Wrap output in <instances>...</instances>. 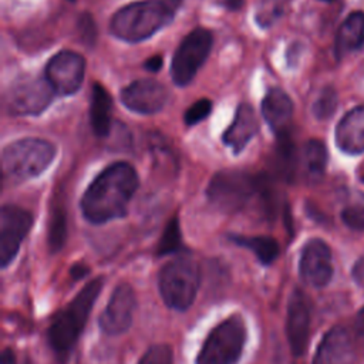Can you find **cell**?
Masks as SVG:
<instances>
[{"mask_svg": "<svg viewBox=\"0 0 364 364\" xmlns=\"http://www.w3.org/2000/svg\"><path fill=\"white\" fill-rule=\"evenodd\" d=\"M138 183V173L132 165L111 164L84 192L80 203L84 218L95 225L124 218Z\"/></svg>", "mask_w": 364, "mask_h": 364, "instance_id": "1", "label": "cell"}, {"mask_svg": "<svg viewBox=\"0 0 364 364\" xmlns=\"http://www.w3.org/2000/svg\"><path fill=\"white\" fill-rule=\"evenodd\" d=\"M102 277H95L88 282L75 297L54 316L47 331V340L61 363L68 358L71 350L77 344L92 306L102 289Z\"/></svg>", "mask_w": 364, "mask_h": 364, "instance_id": "2", "label": "cell"}, {"mask_svg": "<svg viewBox=\"0 0 364 364\" xmlns=\"http://www.w3.org/2000/svg\"><path fill=\"white\" fill-rule=\"evenodd\" d=\"M173 10L165 0H142L124 6L111 18V33L128 43H139L172 21Z\"/></svg>", "mask_w": 364, "mask_h": 364, "instance_id": "3", "label": "cell"}, {"mask_svg": "<svg viewBox=\"0 0 364 364\" xmlns=\"http://www.w3.org/2000/svg\"><path fill=\"white\" fill-rule=\"evenodd\" d=\"M55 146L40 138H23L4 146L1 165L6 179L23 182L37 178L53 162Z\"/></svg>", "mask_w": 364, "mask_h": 364, "instance_id": "4", "label": "cell"}, {"mask_svg": "<svg viewBox=\"0 0 364 364\" xmlns=\"http://www.w3.org/2000/svg\"><path fill=\"white\" fill-rule=\"evenodd\" d=\"M247 330L240 314H232L206 336L195 364H236L243 353Z\"/></svg>", "mask_w": 364, "mask_h": 364, "instance_id": "5", "label": "cell"}, {"mask_svg": "<svg viewBox=\"0 0 364 364\" xmlns=\"http://www.w3.org/2000/svg\"><path fill=\"white\" fill-rule=\"evenodd\" d=\"M158 282L165 304L173 310L185 311L196 297L200 269L195 260L181 256L162 266Z\"/></svg>", "mask_w": 364, "mask_h": 364, "instance_id": "6", "label": "cell"}, {"mask_svg": "<svg viewBox=\"0 0 364 364\" xmlns=\"http://www.w3.org/2000/svg\"><path fill=\"white\" fill-rule=\"evenodd\" d=\"M253 193H256V178L239 169L216 172L206 189L212 206L223 213L240 210Z\"/></svg>", "mask_w": 364, "mask_h": 364, "instance_id": "7", "label": "cell"}, {"mask_svg": "<svg viewBox=\"0 0 364 364\" xmlns=\"http://www.w3.org/2000/svg\"><path fill=\"white\" fill-rule=\"evenodd\" d=\"M213 44V36L208 28L192 30L178 46L172 64L171 75L178 87L188 85L208 58Z\"/></svg>", "mask_w": 364, "mask_h": 364, "instance_id": "8", "label": "cell"}, {"mask_svg": "<svg viewBox=\"0 0 364 364\" xmlns=\"http://www.w3.org/2000/svg\"><path fill=\"white\" fill-rule=\"evenodd\" d=\"M55 91L47 78L24 75L14 81L6 94V107L14 115H37L51 102Z\"/></svg>", "mask_w": 364, "mask_h": 364, "instance_id": "9", "label": "cell"}, {"mask_svg": "<svg viewBox=\"0 0 364 364\" xmlns=\"http://www.w3.org/2000/svg\"><path fill=\"white\" fill-rule=\"evenodd\" d=\"M33 225V215L16 205H4L0 212V264L7 267L18 253L23 239Z\"/></svg>", "mask_w": 364, "mask_h": 364, "instance_id": "10", "label": "cell"}, {"mask_svg": "<svg viewBox=\"0 0 364 364\" xmlns=\"http://www.w3.org/2000/svg\"><path fill=\"white\" fill-rule=\"evenodd\" d=\"M85 71L82 55L74 51L63 50L55 54L46 67V78L60 95H70L80 90Z\"/></svg>", "mask_w": 364, "mask_h": 364, "instance_id": "11", "label": "cell"}, {"mask_svg": "<svg viewBox=\"0 0 364 364\" xmlns=\"http://www.w3.org/2000/svg\"><path fill=\"white\" fill-rule=\"evenodd\" d=\"M136 306L134 289L128 283H119L108 303L105 310L100 316V327L108 336H118L125 333L131 324Z\"/></svg>", "mask_w": 364, "mask_h": 364, "instance_id": "12", "label": "cell"}, {"mask_svg": "<svg viewBox=\"0 0 364 364\" xmlns=\"http://www.w3.org/2000/svg\"><path fill=\"white\" fill-rule=\"evenodd\" d=\"M300 277L313 287H324L333 276L331 250L321 239L309 240L300 256Z\"/></svg>", "mask_w": 364, "mask_h": 364, "instance_id": "13", "label": "cell"}, {"mask_svg": "<svg viewBox=\"0 0 364 364\" xmlns=\"http://www.w3.org/2000/svg\"><path fill=\"white\" fill-rule=\"evenodd\" d=\"M121 101L134 112L155 114L166 104L168 90L156 80H136L121 91Z\"/></svg>", "mask_w": 364, "mask_h": 364, "instance_id": "14", "label": "cell"}, {"mask_svg": "<svg viewBox=\"0 0 364 364\" xmlns=\"http://www.w3.org/2000/svg\"><path fill=\"white\" fill-rule=\"evenodd\" d=\"M286 334L291 353L296 357L303 355L310 334V303L306 294L299 289H294L289 299Z\"/></svg>", "mask_w": 364, "mask_h": 364, "instance_id": "15", "label": "cell"}, {"mask_svg": "<svg viewBox=\"0 0 364 364\" xmlns=\"http://www.w3.org/2000/svg\"><path fill=\"white\" fill-rule=\"evenodd\" d=\"M354 341L343 326H336L326 333L313 358V364H354Z\"/></svg>", "mask_w": 364, "mask_h": 364, "instance_id": "16", "label": "cell"}, {"mask_svg": "<svg viewBox=\"0 0 364 364\" xmlns=\"http://www.w3.org/2000/svg\"><path fill=\"white\" fill-rule=\"evenodd\" d=\"M262 115L276 136L289 134L293 102L282 88H272L262 101Z\"/></svg>", "mask_w": 364, "mask_h": 364, "instance_id": "17", "label": "cell"}, {"mask_svg": "<svg viewBox=\"0 0 364 364\" xmlns=\"http://www.w3.org/2000/svg\"><path fill=\"white\" fill-rule=\"evenodd\" d=\"M336 142L347 154L364 152V105L348 111L336 127Z\"/></svg>", "mask_w": 364, "mask_h": 364, "instance_id": "18", "label": "cell"}, {"mask_svg": "<svg viewBox=\"0 0 364 364\" xmlns=\"http://www.w3.org/2000/svg\"><path fill=\"white\" fill-rule=\"evenodd\" d=\"M257 129L259 122L252 105L243 102L237 107L235 118L223 132L222 138L225 145L232 148L235 154H239L247 145V142L256 135Z\"/></svg>", "mask_w": 364, "mask_h": 364, "instance_id": "19", "label": "cell"}, {"mask_svg": "<svg viewBox=\"0 0 364 364\" xmlns=\"http://www.w3.org/2000/svg\"><path fill=\"white\" fill-rule=\"evenodd\" d=\"M364 46V11H353L340 26L334 53L337 58H343L348 53L360 50Z\"/></svg>", "mask_w": 364, "mask_h": 364, "instance_id": "20", "label": "cell"}, {"mask_svg": "<svg viewBox=\"0 0 364 364\" xmlns=\"http://www.w3.org/2000/svg\"><path fill=\"white\" fill-rule=\"evenodd\" d=\"M112 98L109 92L98 82L92 85L90 102V122L98 136H107L111 129Z\"/></svg>", "mask_w": 364, "mask_h": 364, "instance_id": "21", "label": "cell"}, {"mask_svg": "<svg viewBox=\"0 0 364 364\" xmlns=\"http://www.w3.org/2000/svg\"><path fill=\"white\" fill-rule=\"evenodd\" d=\"M230 242L236 243L237 246L246 247L252 250L256 256V259L263 264L269 266L272 264L279 253H280V246L276 239L270 236H245V235H229L228 236Z\"/></svg>", "mask_w": 364, "mask_h": 364, "instance_id": "22", "label": "cell"}, {"mask_svg": "<svg viewBox=\"0 0 364 364\" xmlns=\"http://www.w3.org/2000/svg\"><path fill=\"white\" fill-rule=\"evenodd\" d=\"M301 165L309 181H318L323 176L327 165L326 145L318 139L307 141L301 152Z\"/></svg>", "mask_w": 364, "mask_h": 364, "instance_id": "23", "label": "cell"}, {"mask_svg": "<svg viewBox=\"0 0 364 364\" xmlns=\"http://www.w3.org/2000/svg\"><path fill=\"white\" fill-rule=\"evenodd\" d=\"M67 239V215L61 205H55L50 215L47 246L51 253L60 252Z\"/></svg>", "mask_w": 364, "mask_h": 364, "instance_id": "24", "label": "cell"}, {"mask_svg": "<svg viewBox=\"0 0 364 364\" xmlns=\"http://www.w3.org/2000/svg\"><path fill=\"white\" fill-rule=\"evenodd\" d=\"M181 249H182V235H181L179 222H178V218H172L168 222V225L161 236L156 253H158V256H165V255L175 253Z\"/></svg>", "mask_w": 364, "mask_h": 364, "instance_id": "25", "label": "cell"}, {"mask_svg": "<svg viewBox=\"0 0 364 364\" xmlns=\"http://www.w3.org/2000/svg\"><path fill=\"white\" fill-rule=\"evenodd\" d=\"M337 107V94L331 87H326L313 104V114L317 119L330 118Z\"/></svg>", "mask_w": 364, "mask_h": 364, "instance_id": "26", "label": "cell"}, {"mask_svg": "<svg viewBox=\"0 0 364 364\" xmlns=\"http://www.w3.org/2000/svg\"><path fill=\"white\" fill-rule=\"evenodd\" d=\"M138 364H173V353L168 344L151 346Z\"/></svg>", "mask_w": 364, "mask_h": 364, "instance_id": "27", "label": "cell"}, {"mask_svg": "<svg viewBox=\"0 0 364 364\" xmlns=\"http://www.w3.org/2000/svg\"><path fill=\"white\" fill-rule=\"evenodd\" d=\"M212 109V102L206 98L198 100L195 104H192L183 114V121L186 125H195L200 121H203Z\"/></svg>", "mask_w": 364, "mask_h": 364, "instance_id": "28", "label": "cell"}, {"mask_svg": "<svg viewBox=\"0 0 364 364\" xmlns=\"http://www.w3.org/2000/svg\"><path fill=\"white\" fill-rule=\"evenodd\" d=\"M78 31H80L81 41L85 43L88 47L95 43L97 27H95V23L92 20V16H90L87 13H82L78 17Z\"/></svg>", "mask_w": 364, "mask_h": 364, "instance_id": "29", "label": "cell"}, {"mask_svg": "<svg viewBox=\"0 0 364 364\" xmlns=\"http://www.w3.org/2000/svg\"><path fill=\"white\" fill-rule=\"evenodd\" d=\"M346 225L354 229H364V210L358 208H346L341 213Z\"/></svg>", "mask_w": 364, "mask_h": 364, "instance_id": "30", "label": "cell"}, {"mask_svg": "<svg viewBox=\"0 0 364 364\" xmlns=\"http://www.w3.org/2000/svg\"><path fill=\"white\" fill-rule=\"evenodd\" d=\"M90 273V269L82 264V263H75L70 267V276L74 279V280H80L82 277H85L87 274Z\"/></svg>", "mask_w": 364, "mask_h": 364, "instance_id": "31", "label": "cell"}, {"mask_svg": "<svg viewBox=\"0 0 364 364\" xmlns=\"http://www.w3.org/2000/svg\"><path fill=\"white\" fill-rule=\"evenodd\" d=\"M145 68L151 73H156L162 68V55L156 54V55H152L151 58H148L145 61Z\"/></svg>", "mask_w": 364, "mask_h": 364, "instance_id": "32", "label": "cell"}, {"mask_svg": "<svg viewBox=\"0 0 364 364\" xmlns=\"http://www.w3.org/2000/svg\"><path fill=\"white\" fill-rule=\"evenodd\" d=\"M355 331L358 338L361 340L363 346H364V307L358 311L357 318H355Z\"/></svg>", "mask_w": 364, "mask_h": 364, "instance_id": "33", "label": "cell"}, {"mask_svg": "<svg viewBox=\"0 0 364 364\" xmlns=\"http://www.w3.org/2000/svg\"><path fill=\"white\" fill-rule=\"evenodd\" d=\"M1 364H17L16 354H14V351L11 348H6L1 353Z\"/></svg>", "mask_w": 364, "mask_h": 364, "instance_id": "34", "label": "cell"}, {"mask_svg": "<svg viewBox=\"0 0 364 364\" xmlns=\"http://www.w3.org/2000/svg\"><path fill=\"white\" fill-rule=\"evenodd\" d=\"M222 6L230 9V10H236V9H240L242 4H243V0H218Z\"/></svg>", "mask_w": 364, "mask_h": 364, "instance_id": "35", "label": "cell"}, {"mask_svg": "<svg viewBox=\"0 0 364 364\" xmlns=\"http://www.w3.org/2000/svg\"><path fill=\"white\" fill-rule=\"evenodd\" d=\"M182 1H183V0H165V3H166L172 10H176V9L181 6Z\"/></svg>", "mask_w": 364, "mask_h": 364, "instance_id": "36", "label": "cell"}, {"mask_svg": "<svg viewBox=\"0 0 364 364\" xmlns=\"http://www.w3.org/2000/svg\"><path fill=\"white\" fill-rule=\"evenodd\" d=\"M323 1H333V0H323Z\"/></svg>", "mask_w": 364, "mask_h": 364, "instance_id": "37", "label": "cell"}, {"mask_svg": "<svg viewBox=\"0 0 364 364\" xmlns=\"http://www.w3.org/2000/svg\"><path fill=\"white\" fill-rule=\"evenodd\" d=\"M363 181H364V176H363Z\"/></svg>", "mask_w": 364, "mask_h": 364, "instance_id": "38", "label": "cell"}]
</instances>
